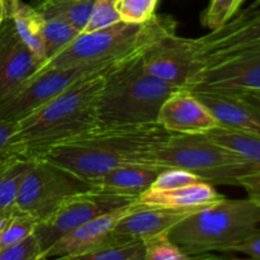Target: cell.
<instances>
[{
    "mask_svg": "<svg viewBox=\"0 0 260 260\" xmlns=\"http://www.w3.org/2000/svg\"><path fill=\"white\" fill-rule=\"evenodd\" d=\"M159 123L98 126L75 139L51 147L40 159L50 160L78 177L96 179L126 164H150L152 150L172 136Z\"/></svg>",
    "mask_w": 260,
    "mask_h": 260,
    "instance_id": "6da1fadb",
    "label": "cell"
},
{
    "mask_svg": "<svg viewBox=\"0 0 260 260\" xmlns=\"http://www.w3.org/2000/svg\"><path fill=\"white\" fill-rule=\"evenodd\" d=\"M108 71L78 81L17 122L15 136L23 159H40L51 147L99 126L96 106Z\"/></svg>",
    "mask_w": 260,
    "mask_h": 260,
    "instance_id": "7a4b0ae2",
    "label": "cell"
},
{
    "mask_svg": "<svg viewBox=\"0 0 260 260\" xmlns=\"http://www.w3.org/2000/svg\"><path fill=\"white\" fill-rule=\"evenodd\" d=\"M145 48L129 53L104 75L96 106L99 126L156 123L165 99L180 89L144 70Z\"/></svg>",
    "mask_w": 260,
    "mask_h": 260,
    "instance_id": "3957f363",
    "label": "cell"
},
{
    "mask_svg": "<svg viewBox=\"0 0 260 260\" xmlns=\"http://www.w3.org/2000/svg\"><path fill=\"white\" fill-rule=\"evenodd\" d=\"M259 226V205L250 198L225 197L188 215L168 235L189 258H202L212 251L231 253Z\"/></svg>",
    "mask_w": 260,
    "mask_h": 260,
    "instance_id": "277c9868",
    "label": "cell"
},
{
    "mask_svg": "<svg viewBox=\"0 0 260 260\" xmlns=\"http://www.w3.org/2000/svg\"><path fill=\"white\" fill-rule=\"evenodd\" d=\"M175 29L177 23L169 15L155 14L142 24L118 22L94 32L80 33L41 69L118 61Z\"/></svg>",
    "mask_w": 260,
    "mask_h": 260,
    "instance_id": "5b68a950",
    "label": "cell"
},
{
    "mask_svg": "<svg viewBox=\"0 0 260 260\" xmlns=\"http://www.w3.org/2000/svg\"><path fill=\"white\" fill-rule=\"evenodd\" d=\"M150 162L188 170L212 185H239V178L256 170L206 134H173L152 150Z\"/></svg>",
    "mask_w": 260,
    "mask_h": 260,
    "instance_id": "8992f818",
    "label": "cell"
},
{
    "mask_svg": "<svg viewBox=\"0 0 260 260\" xmlns=\"http://www.w3.org/2000/svg\"><path fill=\"white\" fill-rule=\"evenodd\" d=\"M121 60L70 68L40 69L19 88L0 101V118L17 123L75 83L88 76L106 73Z\"/></svg>",
    "mask_w": 260,
    "mask_h": 260,
    "instance_id": "52a82bcc",
    "label": "cell"
},
{
    "mask_svg": "<svg viewBox=\"0 0 260 260\" xmlns=\"http://www.w3.org/2000/svg\"><path fill=\"white\" fill-rule=\"evenodd\" d=\"M90 188V182L50 160H33L19 188L17 210L41 222L52 215L66 198Z\"/></svg>",
    "mask_w": 260,
    "mask_h": 260,
    "instance_id": "ba28073f",
    "label": "cell"
},
{
    "mask_svg": "<svg viewBox=\"0 0 260 260\" xmlns=\"http://www.w3.org/2000/svg\"><path fill=\"white\" fill-rule=\"evenodd\" d=\"M136 201V197L98 187L70 196L52 215L36 226L35 234L42 248V255L55 241L69 231L99 216L127 207Z\"/></svg>",
    "mask_w": 260,
    "mask_h": 260,
    "instance_id": "9c48e42d",
    "label": "cell"
},
{
    "mask_svg": "<svg viewBox=\"0 0 260 260\" xmlns=\"http://www.w3.org/2000/svg\"><path fill=\"white\" fill-rule=\"evenodd\" d=\"M260 47V0L238 12L208 35L193 38L197 70L246 50ZM196 70V71H197Z\"/></svg>",
    "mask_w": 260,
    "mask_h": 260,
    "instance_id": "30bf717a",
    "label": "cell"
},
{
    "mask_svg": "<svg viewBox=\"0 0 260 260\" xmlns=\"http://www.w3.org/2000/svg\"><path fill=\"white\" fill-rule=\"evenodd\" d=\"M184 89L229 95L260 90V47L202 66L190 76Z\"/></svg>",
    "mask_w": 260,
    "mask_h": 260,
    "instance_id": "8fae6325",
    "label": "cell"
},
{
    "mask_svg": "<svg viewBox=\"0 0 260 260\" xmlns=\"http://www.w3.org/2000/svg\"><path fill=\"white\" fill-rule=\"evenodd\" d=\"M141 63L150 75L184 89L197 70L193 38L180 37L177 29L165 33L145 48Z\"/></svg>",
    "mask_w": 260,
    "mask_h": 260,
    "instance_id": "7c38bea8",
    "label": "cell"
},
{
    "mask_svg": "<svg viewBox=\"0 0 260 260\" xmlns=\"http://www.w3.org/2000/svg\"><path fill=\"white\" fill-rule=\"evenodd\" d=\"M42 68V62L25 46L12 19L5 15L0 27V101L19 88Z\"/></svg>",
    "mask_w": 260,
    "mask_h": 260,
    "instance_id": "4fadbf2b",
    "label": "cell"
},
{
    "mask_svg": "<svg viewBox=\"0 0 260 260\" xmlns=\"http://www.w3.org/2000/svg\"><path fill=\"white\" fill-rule=\"evenodd\" d=\"M157 123L173 134H206L218 126L213 114L193 91L179 89L165 99Z\"/></svg>",
    "mask_w": 260,
    "mask_h": 260,
    "instance_id": "5bb4252c",
    "label": "cell"
},
{
    "mask_svg": "<svg viewBox=\"0 0 260 260\" xmlns=\"http://www.w3.org/2000/svg\"><path fill=\"white\" fill-rule=\"evenodd\" d=\"M135 203L93 218L66 233L43 253L41 260L52 258L80 259L84 254L99 245L113 231L116 223L131 210Z\"/></svg>",
    "mask_w": 260,
    "mask_h": 260,
    "instance_id": "9a60e30c",
    "label": "cell"
},
{
    "mask_svg": "<svg viewBox=\"0 0 260 260\" xmlns=\"http://www.w3.org/2000/svg\"><path fill=\"white\" fill-rule=\"evenodd\" d=\"M192 212L194 211L142 205L137 201L131 210L116 223L113 233L145 241L154 236L169 234L177 223Z\"/></svg>",
    "mask_w": 260,
    "mask_h": 260,
    "instance_id": "2e32d148",
    "label": "cell"
},
{
    "mask_svg": "<svg viewBox=\"0 0 260 260\" xmlns=\"http://www.w3.org/2000/svg\"><path fill=\"white\" fill-rule=\"evenodd\" d=\"M208 108L218 126L248 134L260 135V109L249 102L229 94L193 91Z\"/></svg>",
    "mask_w": 260,
    "mask_h": 260,
    "instance_id": "e0dca14e",
    "label": "cell"
},
{
    "mask_svg": "<svg viewBox=\"0 0 260 260\" xmlns=\"http://www.w3.org/2000/svg\"><path fill=\"white\" fill-rule=\"evenodd\" d=\"M222 198H225V196L220 194L212 184L197 182L173 189L160 190L149 188L137 198V201L142 205L197 211L206 206L213 205Z\"/></svg>",
    "mask_w": 260,
    "mask_h": 260,
    "instance_id": "ac0fdd59",
    "label": "cell"
},
{
    "mask_svg": "<svg viewBox=\"0 0 260 260\" xmlns=\"http://www.w3.org/2000/svg\"><path fill=\"white\" fill-rule=\"evenodd\" d=\"M162 169L165 168L150 164L121 165L91 180V185L139 198L151 187Z\"/></svg>",
    "mask_w": 260,
    "mask_h": 260,
    "instance_id": "d6986e66",
    "label": "cell"
},
{
    "mask_svg": "<svg viewBox=\"0 0 260 260\" xmlns=\"http://www.w3.org/2000/svg\"><path fill=\"white\" fill-rule=\"evenodd\" d=\"M7 15L12 19L18 35L28 48L45 65L43 51V27L45 17L35 5L23 3L22 0H5Z\"/></svg>",
    "mask_w": 260,
    "mask_h": 260,
    "instance_id": "ffe728a7",
    "label": "cell"
},
{
    "mask_svg": "<svg viewBox=\"0 0 260 260\" xmlns=\"http://www.w3.org/2000/svg\"><path fill=\"white\" fill-rule=\"evenodd\" d=\"M83 260H145L144 240L112 231L99 245L84 254Z\"/></svg>",
    "mask_w": 260,
    "mask_h": 260,
    "instance_id": "44dd1931",
    "label": "cell"
},
{
    "mask_svg": "<svg viewBox=\"0 0 260 260\" xmlns=\"http://www.w3.org/2000/svg\"><path fill=\"white\" fill-rule=\"evenodd\" d=\"M206 135L215 142L238 154L256 170L260 169V135L236 131L222 126L215 127L206 132Z\"/></svg>",
    "mask_w": 260,
    "mask_h": 260,
    "instance_id": "7402d4cb",
    "label": "cell"
},
{
    "mask_svg": "<svg viewBox=\"0 0 260 260\" xmlns=\"http://www.w3.org/2000/svg\"><path fill=\"white\" fill-rule=\"evenodd\" d=\"M33 160L14 159L0 173V215L12 216L17 212V198L23 179L32 167Z\"/></svg>",
    "mask_w": 260,
    "mask_h": 260,
    "instance_id": "603a6c76",
    "label": "cell"
},
{
    "mask_svg": "<svg viewBox=\"0 0 260 260\" xmlns=\"http://www.w3.org/2000/svg\"><path fill=\"white\" fill-rule=\"evenodd\" d=\"M94 2L95 0H42L35 7L45 18H62L81 33L90 17Z\"/></svg>",
    "mask_w": 260,
    "mask_h": 260,
    "instance_id": "cb8c5ba5",
    "label": "cell"
},
{
    "mask_svg": "<svg viewBox=\"0 0 260 260\" xmlns=\"http://www.w3.org/2000/svg\"><path fill=\"white\" fill-rule=\"evenodd\" d=\"M79 35L80 30L62 18H45V27H43L45 63L57 55L60 51H62L69 43L73 42Z\"/></svg>",
    "mask_w": 260,
    "mask_h": 260,
    "instance_id": "d4e9b609",
    "label": "cell"
},
{
    "mask_svg": "<svg viewBox=\"0 0 260 260\" xmlns=\"http://www.w3.org/2000/svg\"><path fill=\"white\" fill-rule=\"evenodd\" d=\"M38 221L24 212L17 211L9 216L0 233V250L18 243L35 233Z\"/></svg>",
    "mask_w": 260,
    "mask_h": 260,
    "instance_id": "484cf974",
    "label": "cell"
},
{
    "mask_svg": "<svg viewBox=\"0 0 260 260\" xmlns=\"http://www.w3.org/2000/svg\"><path fill=\"white\" fill-rule=\"evenodd\" d=\"M159 0H116L121 22L142 24L155 15Z\"/></svg>",
    "mask_w": 260,
    "mask_h": 260,
    "instance_id": "4316f807",
    "label": "cell"
},
{
    "mask_svg": "<svg viewBox=\"0 0 260 260\" xmlns=\"http://www.w3.org/2000/svg\"><path fill=\"white\" fill-rule=\"evenodd\" d=\"M145 260H187L189 256L169 238L168 234L144 241Z\"/></svg>",
    "mask_w": 260,
    "mask_h": 260,
    "instance_id": "83f0119b",
    "label": "cell"
},
{
    "mask_svg": "<svg viewBox=\"0 0 260 260\" xmlns=\"http://www.w3.org/2000/svg\"><path fill=\"white\" fill-rule=\"evenodd\" d=\"M245 0H211L201 17V22L211 30L217 29L239 12Z\"/></svg>",
    "mask_w": 260,
    "mask_h": 260,
    "instance_id": "f1b7e54d",
    "label": "cell"
},
{
    "mask_svg": "<svg viewBox=\"0 0 260 260\" xmlns=\"http://www.w3.org/2000/svg\"><path fill=\"white\" fill-rule=\"evenodd\" d=\"M118 22H121V18L117 12L116 0H95L88 23L81 33L94 32Z\"/></svg>",
    "mask_w": 260,
    "mask_h": 260,
    "instance_id": "f546056e",
    "label": "cell"
},
{
    "mask_svg": "<svg viewBox=\"0 0 260 260\" xmlns=\"http://www.w3.org/2000/svg\"><path fill=\"white\" fill-rule=\"evenodd\" d=\"M42 248L36 234L0 250V260H41Z\"/></svg>",
    "mask_w": 260,
    "mask_h": 260,
    "instance_id": "4dcf8cb0",
    "label": "cell"
},
{
    "mask_svg": "<svg viewBox=\"0 0 260 260\" xmlns=\"http://www.w3.org/2000/svg\"><path fill=\"white\" fill-rule=\"evenodd\" d=\"M203 182L198 175L178 168H165L156 177L155 182L150 188L152 189H173V188L183 187V185L193 184V183Z\"/></svg>",
    "mask_w": 260,
    "mask_h": 260,
    "instance_id": "1f68e13d",
    "label": "cell"
},
{
    "mask_svg": "<svg viewBox=\"0 0 260 260\" xmlns=\"http://www.w3.org/2000/svg\"><path fill=\"white\" fill-rule=\"evenodd\" d=\"M15 122L4 121L0 118V162L10 161L14 159H23L18 144L15 131Z\"/></svg>",
    "mask_w": 260,
    "mask_h": 260,
    "instance_id": "d6a6232c",
    "label": "cell"
},
{
    "mask_svg": "<svg viewBox=\"0 0 260 260\" xmlns=\"http://www.w3.org/2000/svg\"><path fill=\"white\" fill-rule=\"evenodd\" d=\"M231 253L244 254L251 259L260 260V230L255 231L251 235H249L245 240L241 241L240 244L233 249Z\"/></svg>",
    "mask_w": 260,
    "mask_h": 260,
    "instance_id": "836d02e7",
    "label": "cell"
},
{
    "mask_svg": "<svg viewBox=\"0 0 260 260\" xmlns=\"http://www.w3.org/2000/svg\"><path fill=\"white\" fill-rule=\"evenodd\" d=\"M239 185L248 193V198L260 206V169L239 178Z\"/></svg>",
    "mask_w": 260,
    "mask_h": 260,
    "instance_id": "e575fe53",
    "label": "cell"
},
{
    "mask_svg": "<svg viewBox=\"0 0 260 260\" xmlns=\"http://www.w3.org/2000/svg\"><path fill=\"white\" fill-rule=\"evenodd\" d=\"M234 95L249 102V103L260 109V90H245L241 91V93L234 94Z\"/></svg>",
    "mask_w": 260,
    "mask_h": 260,
    "instance_id": "d590c367",
    "label": "cell"
},
{
    "mask_svg": "<svg viewBox=\"0 0 260 260\" xmlns=\"http://www.w3.org/2000/svg\"><path fill=\"white\" fill-rule=\"evenodd\" d=\"M7 15V10H5V0H0V27H2L3 22Z\"/></svg>",
    "mask_w": 260,
    "mask_h": 260,
    "instance_id": "8d00e7d4",
    "label": "cell"
},
{
    "mask_svg": "<svg viewBox=\"0 0 260 260\" xmlns=\"http://www.w3.org/2000/svg\"><path fill=\"white\" fill-rule=\"evenodd\" d=\"M7 220H8L7 216H2V215H0V233H2V230H3V228H4V225H5V222H7Z\"/></svg>",
    "mask_w": 260,
    "mask_h": 260,
    "instance_id": "74e56055",
    "label": "cell"
},
{
    "mask_svg": "<svg viewBox=\"0 0 260 260\" xmlns=\"http://www.w3.org/2000/svg\"><path fill=\"white\" fill-rule=\"evenodd\" d=\"M10 161H12V160H10ZM10 161H5V162H0V173H2V170L4 169L5 167H7V164L8 162H10Z\"/></svg>",
    "mask_w": 260,
    "mask_h": 260,
    "instance_id": "f35d334b",
    "label": "cell"
},
{
    "mask_svg": "<svg viewBox=\"0 0 260 260\" xmlns=\"http://www.w3.org/2000/svg\"><path fill=\"white\" fill-rule=\"evenodd\" d=\"M41 2H42V0H33V4L32 5H37L38 3H41Z\"/></svg>",
    "mask_w": 260,
    "mask_h": 260,
    "instance_id": "ab89813d",
    "label": "cell"
}]
</instances>
